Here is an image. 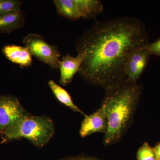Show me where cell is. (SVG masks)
<instances>
[{
    "instance_id": "5b68a950",
    "label": "cell",
    "mask_w": 160,
    "mask_h": 160,
    "mask_svg": "<svg viewBox=\"0 0 160 160\" xmlns=\"http://www.w3.org/2000/svg\"><path fill=\"white\" fill-rule=\"evenodd\" d=\"M28 114L16 97L0 94V135L18 120Z\"/></svg>"
},
{
    "instance_id": "ac0fdd59",
    "label": "cell",
    "mask_w": 160,
    "mask_h": 160,
    "mask_svg": "<svg viewBox=\"0 0 160 160\" xmlns=\"http://www.w3.org/2000/svg\"><path fill=\"white\" fill-rule=\"evenodd\" d=\"M155 153L156 160H160V143L153 148Z\"/></svg>"
},
{
    "instance_id": "30bf717a",
    "label": "cell",
    "mask_w": 160,
    "mask_h": 160,
    "mask_svg": "<svg viewBox=\"0 0 160 160\" xmlns=\"http://www.w3.org/2000/svg\"><path fill=\"white\" fill-rule=\"evenodd\" d=\"M25 17L21 10L0 15V33L9 34L21 29L25 24Z\"/></svg>"
},
{
    "instance_id": "3957f363",
    "label": "cell",
    "mask_w": 160,
    "mask_h": 160,
    "mask_svg": "<svg viewBox=\"0 0 160 160\" xmlns=\"http://www.w3.org/2000/svg\"><path fill=\"white\" fill-rule=\"evenodd\" d=\"M55 129L53 121L46 116H24L6 129L1 135V143L25 138L42 147L51 139Z\"/></svg>"
},
{
    "instance_id": "4fadbf2b",
    "label": "cell",
    "mask_w": 160,
    "mask_h": 160,
    "mask_svg": "<svg viewBox=\"0 0 160 160\" xmlns=\"http://www.w3.org/2000/svg\"><path fill=\"white\" fill-rule=\"evenodd\" d=\"M48 85L55 97L60 103L69 107L73 111L78 112L84 116H86V115L84 112L73 103L71 96L68 92L57 84L53 80H49Z\"/></svg>"
},
{
    "instance_id": "277c9868",
    "label": "cell",
    "mask_w": 160,
    "mask_h": 160,
    "mask_svg": "<svg viewBox=\"0 0 160 160\" xmlns=\"http://www.w3.org/2000/svg\"><path fill=\"white\" fill-rule=\"evenodd\" d=\"M23 43L32 55L46 63L52 69L59 68L60 52L54 45H50L40 35L29 33L23 40Z\"/></svg>"
},
{
    "instance_id": "8fae6325",
    "label": "cell",
    "mask_w": 160,
    "mask_h": 160,
    "mask_svg": "<svg viewBox=\"0 0 160 160\" xmlns=\"http://www.w3.org/2000/svg\"><path fill=\"white\" fill-rule=\"evenodd\" d=\"M58 14L70 20L81 18L79 10L75 0H54L53 1Z\"/></svg>"
},
{
    "instance_id": "52a82bcc",
    "label": "cell",
    "mask_w": 160,
    "mask_h": 160,
    "mask_svg": "<svg viewBox=\"0 0 160 160\" xmlns=\"http://www.w3.org/2000/svg\"><path fill=\"white\" fill-rule=\"evenodd\" d=\"M108 125L106 113L100 107L92 114L85 116L80 129V136L85 138L98 132L105 134L108 129Z\"/></svg>"
},
{
    "instance_id": "ba28073f",
    "label": "cell",
    "mask_w": 160,
    "mask_h": 160,
    "mask_svg": "<svg viewBox=\"0 0 160 160\" xmlns=\"http://www.w3.org/2000/svg\"><path fill=\"white\" fill-rule=\"evenodd\" d=\"M85 58V54L82 52H78L77 56L73 57L69 55L63 57L59 66V82L66 86L72 81L76 73L79 72Z\"/></svg>"
},
{
    "instance_id": "9a60e30c",
    "label": "cell",
    "mask_w": 160,
    "mask_h": 160,
    "mask_svg": "<svg viewBox=\"0 0 160 160\" xmlns=\"http://www.w3.org/2000/svg\"><path fill=\"white\" fill-rule=\"evenodd\" d=\"M138 160H156L153 148L146 142L138 149L137 155Z\"/></svg>"
},
{
    "instance_id": "e0dca14e",
    "label": "cell",
    "mask_w": 160,
    "mask_h": 160,
    "mask_svg": "<svg viewBox=\"0 0 160 160\" xmlns=\"http://www.w3.org/2000/svg\"><path fill=\"white\" fill-rule=\"evenodd\" d=\"M59 160H103L99 159L94 157L89 156L88 155L78 156L73 157L66 158Z\"/></svg>"
},
{
    "instance_id": "8992f818",
    "label": "cell",
    "mask_w": 160,
    "mask_h": 160,
    "mask_svg": "<svg viewBox=\"0 0 160 160\" xmlns=\"http://www.w3.org/2000/svg\"><path fill=\"white\" fill-rule=\"evenodd\" d=\"M150 55L151 54L145 47L132 52L127 57L123 67L126 81L137 83L147 66Z\"/></svg>"
},
{
    "instance_id": "7c38bea8",
    "label": "cell",
    "mask_w": 160,
    "mask_h": 160,
    "mask_svg": "<svg viewBox=\"0 0 160 160\" xmlns=\"http://www.w3.org/2000/svg\"><path fill=\"white\" fill-rule=\"evenodd\" d=\"M81 18L91 19L101 14L104 10L102 3L98 0H75Z\"/></svg>"
},
{
    "instance_id": "5bb4252c",
    "label": "cell",
    "mask_w": 160,
    "mask_h": 160,
    "mask_svg": "<svg viewBox=\"0 0 160 160\" xmlns=\"http://www.w3.org/2000/svg\"><path fill=\"white\" fill-rule=\"evenodd\" d=\"M22 4L18 0H0V15L19 11Z\"/></svg>"
},
{
    "instance_id": "9c48e42d",
    "label": "cell",
    "mask_w": 160,
    "mask_h": 160,
    "mask_svg": "<svg viewBox=\"0 0 160 160\" xmlns=\"http://www.w3.org/2000/svg\"><path fill=\"white\" fill-rule=\"evenodd\" d=\"M2 52L9 61L21 67H29L32 63V55L26 46L6 45L3 47Z\"/></svg>"
},
{
    "instance_id": "6da1fadb",
    "label": "cell",
    "mask_w": 160,
    "mask_h": 160,
    "mask_svg": "<svg viewBox=\"0 0 160 160\" xmlns=\"http://www.w3.org/2000/svg\"><path fill=\"white\" fill-rule=\"evenodd\" d=\"M148 43L144 25L136 18L98 21L78 41L77 52L85 54L79 73L87 82L106 90L126 81L127 57Z\"/></svg>"
},
{
    "instance_id": "2e32d148",
    "label": "cell",
    "mask_w": 160,
    "mask_h": 160,
    "mask_svg": "<svg viewBox=\"0 0 160 160\" xmlns=\"http://www.w3.org/2000/svg\"><path fill=\"white\" fill-rule=\"evenodd\" d=\"M145 47L150 54L160 56V38L150 44L148 43Z\"/></svg>"
},
{
    "instance_id": "7a4b0ae2",
    "label": "cell",
    "mask_w": 160,
    "mask_h": 160,
    "mask_svg": "<svg viewBox=\"0 0 160 160\" xmlns=\"http://www.w3.org/2000/svg\"><path fill=\"white\" fill-rule=\"evenodd\" d=\"M142 89L137 83L125 81L106 89L101 106L108 120L105 146L117 143L131 126Z\"/></svg>"
}]
</instances>
